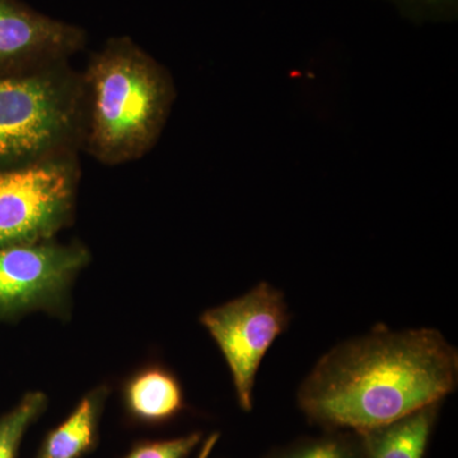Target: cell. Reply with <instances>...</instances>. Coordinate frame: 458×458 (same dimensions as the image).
Instances as JSON below:
<instances>
[{"instance_id": "13", "label": "cell", "mask_w": 458, "mask_h": 458, "mask_svg": "<svg viewBox=\"0 0 458 458\" xmlns=\"http://www.w3.org/2000/svg\"><path fill=\"white\" fill-rule=\"evenodd\" d=\"M200 441L201 433H191L165 441L143 442L123 458H186Z\"/></svg>"}, {"instance_id": "2", "label": "cell", "mask_w": 458, "mask_h": 458, "mask_svg": "<svg viewBox=\"0 0 458 458\" xmlns=\"http://www.w3.org/2000/svg\"><path fill=\"white\" fill-rule=\"evenodd\" d=\"M82 74V152L105 165L138 161L156 146L176 98L170 72L129 36L108 38Z\"/></svg>"}, {"instance_id": "14", "label": "cell", "mask_w": 458, "mask_h": 458, "mask_svg": "<svg viewBox=\"0 0 458 458\" xmlns=\"http://www.w3.org/2000/svg\"><path fill=\"white\" fill-rule=\"evenodd\" d=\"M411 16L445 17L454 13L457 0H394Z\"/></svg>"}, {"instance_id": "10", "label": "cell", "mask_w": 458, "mask_h": 458, "mask_svg": "<svg viewBox=\"0 0 458 458\" xmlns=\"http://www.w3.org/2000/svg\"><path fill=\"white\" fill-rule=\"evenodd\" d=\"M439 405L434 403L387 426L361 433L364 457L423 458Z\"/></svg>"}, {"instance_id": "5", "label": "cell", "mask_w": 458, "mask_h": 458, "mask_svg": "<svg viewBox=\"0 0 458 458\" xmlns=\"http://www.w3.org/2000/svg\"><path fill=\"white\" fill-rule=\"evenodd\" d=\"M199 321L227 363L238 405L243 411H251L262 360L291 324L284 294L269 283L261 282L241 297L207 310Z\"/></svg>"}, {"instance_id": "4", "label": "cell", "mask_w": 458, "mask_h": 458, "mask_svg": "<svg viewBox=\"0 0 458 458\" xmlns=\"http://www.w3.org/2000/svg\"><path fill=\"white\" fill-rule=\"evenodd\" d=\"M80 153L0 167V249L55 240L73 223Z\"/></svg>"}, {"instance_id": "6", "label": "cell", "mask_w": 458, "mask_h": 458, "mask_svg": "<svg viewBox=\"0 0 458 458\" xmlns=\"http://www.w3.org/2000/svg\"><path fill=\"white\" fill-rule=\"evenodd\" d=\"M90 262L80 241L56 240L0 249V316L40 311L71 318L72 288Z\"/></svg>"}, {"instance_id": "8", "label": "cell", "mask_w": 458, "mask_h": 458, "mask_svg": "<svg viewBox=\"0 0 458 458\" xmlns=\"http://www.w3.org/2000/svg\"><path fill=\"white\" fill-rule=\"evenodd\" d=\"M123 408L143 424H164L185 409V394L179 377L162 364L135 370L122 386Z\"/></svg>"}, {"instance_id": "15", "label": "cell", "mask_w": 458, "mask_h": 458, "mask_svg": "<svg viewBox=\"0 0 458 458\" xmlns=\"http://www.w3.org/2000/svg\"><path fill=\"white\" fill-rule=\"evenodd\" d=\"M218 434H213L212 437H209V438H208V441L205 442L203 450H201L200 454H199L198 458L209 457L210 452H212L214 445H216V441H218Z\"/></svg>"}, {"instance_id": "7", "label": "cell", "mask_w": 458, "mask_h": 458, "mask_svg": "<svg viewBox=\"0 0 458 458\" xmlns=\"http://www.w3.org/2000/svg\"><path fill=\"white\" fill-rule=\"evenodd\" d=\"M86 45L82 27L40 13L21 0H0V73L71 62Z\"/></svg>"}, {"instance_id": "11", "label": "cell", "mask_w": 458, "mask_h": 458, "mask_svg": "<svg viewBox=\"0 0 458 458\" xmlns=\"http://www.w3.org/2000/svg\"><path fill=\"white\" fill-rule=\"evenodd\" d=\"M47 394L40 391L26 394L20 403L0 418V458H16L18 448L29 428L47 408Z\"/></svg>"}, {"instance_id": "1", "label": "cell", "mask_w": 458, "mask_h": 458, "mask_svg": "<svg viewBox=\"0 0 458 458\" xmlns=\"http://www.w3.org/2000/svg\"><path fill=\"white\" fill-rule=\"evenodd\" d=\"M457 382L458 352L441 331L379 324L322 355L298 405L313 421L361 434L441 403Z\"/></svg>"}, {"instance_id": "3", "label": "cell", "mask_w": 458, "mask_h": 458, "mask_svg": "<svg viewBox=\"0 0 458 458\" xmlns=\"http://www.w3.org/2000/svg\"><path fill=\"white\" fill-rule=\"evenodd\" d=\"M82 74L71 63L0 73V167L82 152Z\"/></svg>"}, {"instance_id": "12", "label": "cell", "mask_w": 458, "mask_h": 458, "mask_svg": "<svg viewBox=\"0 0 458 458\" xmlns=\"http://www.w3.org/2000/svg\"><path fill=\"white\" fill-rule=\"evenodd\" d=\"M274 458H366L363 441L345 436H328L301 443Z\"/></svg>"}, {"instance_id": "9", "label": "cell", "mask_w": 458, "mask_h": 458, "mask_svg": "<svg viewBox=\"0 0 458 458\" xmlns=\"http://www.w3.org/2000/svg\"><path fill=\"white\" fill-rule=\"evenodd\" d=\"M110 394V386L92 388L73 411L42 442L35 458H83L95 448L99 419Z\"/></svg>"}]
</instances>
